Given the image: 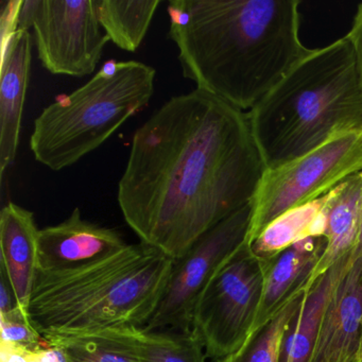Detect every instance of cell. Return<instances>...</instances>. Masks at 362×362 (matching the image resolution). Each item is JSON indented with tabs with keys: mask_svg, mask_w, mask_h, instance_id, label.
I'll return each mask as SVG.
<instances>
[{
	"mask_svg": "<svg viewBox=\"0 0 362 362\" xmlns=\"http://www.w3.org/2000/svg\"><path fill=\"white\" fill-rule=\"evenodd\" d=\"M266 170L247 113L194 90L134 133L118 204L141 243L179 259L253 201Z\"/></svg>",
	"mask_w": 362,
	"mask_h": 362,
	"instance_id": "1",
	"label": "cell"
},
{
	"mask_svg": "<svg viewBox=\"0 0 362 362\" xmlns=\"http://www.w3.org/2000/svg\"><path fill=\"white\" fill-rule=\"evenodd\" d=\"M354 255H362V207L361 213H360L359 233H358L357 243H356V247L354 250Z\"/></svg>",
	"mask_w": 362,
	"mask_h": 362,
	"instance_id": "27",
	"label": "cell"
},
{
	"mask_svg": "<svg viewBox=\"0 0 362 362\" xmlns=\"http://www.w3.org/2000/svg\"><path fill=\"white\" fill-rule=\"evenodd\" d=\"M361 207L362 173L349 177L326 194L323 236L327 240V247L311 277L310 286L332 264L353 253L359 233Z\"/></svg>",
	"mask_w": 362,
	"mask_h": 362,
	"instance_id": "16",
	"label": "cell"
},
{
	"mask_svg": "<svg viewBox=\"0 0 362 362\" xmlns=\"http://www.w3.org/2000/svg\"><path fill=\"white\" fill-rule=\"evenodd\" d=\"M359 173L362 130L341 135L302 158L267 169L253 199L247 245L279 216L319 200Z\"/></svg>",
	"mask_w": 362,
	"mask_h": 362,
	"instance_id": "6",
	"label": "cell"
},
{
	"mask_svg": "<svg viewBox=\"0 0 362 362\" xmlns=\"http://www.w3.org/2000/svg\"><path fill=\"white\" fill-rule=\"evenodd\" d=\"M26 347L1 342V362H27Z\"/></svg>",
	"mask_w": 362,
	"mask_h": 362,
	"instance_id": "26",
	"label": "cell"
},
{
	"mask_svg": "<svg viewBox=\"0 0 362 362\" xmlns=\"http://www.w3.org/2000/svg\"><path fill=\"white\" fill-rule=\"evenodd\" d=\"M141 362H206L198 337L189 330H153L143 328Z\"/></svg>",
	"mask_w": 362,
	"mask_h": 362,
	"instance_id": "21",
	"label": "cell"
},
{
	"mask_svg": "<svg viewBox=\"0 0 362 362\" xmlns=\"http://www.w3.org/2000/svg\"><path fill=\"white\" fill-rule=\"evenodd\" d=\"M122 235L82 218L75 209L57 226L39 232V270L74 268L105 257L126 247Z\"/></svg>",
	"mask_w": 362,
	"mask_h": 362,
	"instance_id": "12",
	"label": "cell"
},
{
	"mask_svg": "<svg viewBox=\"0 0 362 362\" xmlns=\"http://www.w3.org/2000/svg\"><path fill=\"white\" fill-rule=\"evenodd\" d=\"M358 362H362V337H361V345H360L359 357H358Z\"/></svg>",
	"mask_w": 362,
	"mask_h": 362,
	"instance_id": "28",
	"label": "cell"
},
{
	"mask_svg": "<svg viewBox=\"0 0 362 362\" xmlns=\"http://www.w3.org/2000/svg\"><path fill=\"white\" fill-rule=\"evenodd\" d=\"M247 117L267 169L362 130V88L349 40L311 49Z\"/></svg>",
	"mask_w": 362,
	"mask_h": 362,
	"instance_id": "3",
	"label": "cell"
},
{
	"mask_svg": "<svg viewBox=\"0 0 362 362\" xmlns=\"http://www.w3.org/2000/svg\"><path fill=\"white\" fill-rule=\"evenodd\" d=\"M27 362H66L64 355L58 347L45 344L37 349H27Z\"/></svg>",
	"mask_w": 362,
	"mask_h": 362,
	"instance_id": "25",
	"label": "cell"
},
{
	"mask_svg": "<svg viewBox=\"0 0 362 362\" xmlns=\"http://www.w3.org/2000/svg\"><path fill=\"white\" fill-rule=\"evenodd\" d=\"M156 69L137 61L105 63L83 86L61 97L35 119V160L63 170L100 147L151 100Z\"/></svg>",
	"mask_w": 362,
	"mask_h": 362,
	"instance_id": "5",
	"label": "cell"
},
{
	"mask_svg": "<svg viewBox=\"0 0 362 362\" xmlns=\"http://www.w3.org/2000/svg\"><path fill=\"white\" fill-rule=\"evenodd\" d=\"M304 293L290 300L270 321L254 330L236 351L215 362H279L284 337L300 308Z\"/></svg>",
	"mask_w": 362,
	"mask_h": 362,
	"instance_id": "20",
	"label": "cell"
},
{
	"mask_svg": "<svg viewBox=\"0 0 362 362\" xmlns=\"http://www.w3.org/2000/svg\"><path fill=\"white\" fill-rule=\"evenodd\" d=\"M0 69V177L13 164L30 77L33 37L28 30H1Z\"/></svg>",
	"mask_w": 362,
	"mask_h": 362,
	"instance_id": "11",
	"label": "cell"
},
{
	"mask_svg": "<svg viewBox=\"0 0 362 362\" xmlns=\"http://www.w3.org/2000/svg\"><path fill=\"white\" fill-rule=\"evenodd\" d=\"M1 342L33 349L47 344L39 330L35 327L30 317L22 310L9 315H0Z\"/></svg>",
	"mask_w": 362,
	"mask_h": 362,
	"instance_id": "22",
	"label": "cell"
},
{
	"mask_svg": "<svg viewBox=\"0 0 362 362\" xmlns=\"http://www.w3.org/2000/svg\"><path fill=\"white\" fill-rule=\"evenodd\" d=\"M346 37L353 46L358 75H359L362 88V4L358 6L353 25H351V30L347 33Z\"/></svg>",
	"mask_w": 362,
	"mask_h": 362,
	"instance_id": "23",
	"label": "cell"
},
{
	"mask_svg": "<svg viewBox=\"0 0 362 362\" xmlns=\"http://www.w3.org/2000/svg\"><path fill=\"white\" fill-rule=\"evenodd\" d=\"M264 260L245 243L211 279L199 298L190 329L207 358L236 351L253 330L264 290Z\"/></svg>",
	"mask_w": 362,
	"mask_h": 362,
	"instance_id": "7",
	"label": "cell"
},
{
	"mask_svg": "<svg viewBox=\"0 0 362 362\" xmlns=\"http://www.w3.org/2000/svg\"><path fill=\"white\" fill-rule=\"evenodd\" d=\"M324 203L325 196L279 216L247 245L252 253L259 259L268 260L296 241L323 236Z\"/></svg>",
	"mask_w": 362,
	"mask_h": 362,
	"instance_id": "18",
	"label": "cell"
},
{
	"mask_svg": "<svg viewBox=\"0 0 362 362\" xmlns=\"http://www.w3.org/2000/svg\"><path fill=\"white\" fill-rule=\"evenodd\" d=\"M326 247L325 237H307L274 257L264 260V290L252 332L270 321L290 300L308 289Z\"/></svg>",
	"mask_w": 362,
	"mask_h": 362,
	"instance_id": "13",
	"label": "cell"
},
{
	"mask_svg": "<svg viewBox=\"0 0 362 362\" xmlns=\"http://www.w3.org/2000/svg\"><path fill=\"white\" fill-rule=\"evenodd\" d=\"M173 264V258L141 243L74 268L39 270L29 317L42 336L144 327L160 302Z\"/></svg>",
	"mask_w": 362,
	"mask_h": 362,
	"instance_id": "4",
	"label": "cell"
},
{
	"mask_svg": "<svg viewBox=\"0 0 362 362\" xmlns=\"http://www.w3.org/2000/svg\"><path fill=\"white\" fill-rule=\"evenodd\" d=\"M18 28L33 29L39 60L54 75H92L110 42L99 23L96 0L22 1Z\"/></svg>",
	"mask_w": 362,
	"mask_h": 362,
	"instance_id": "8",
	"label": "cell"
},
{
	"mask_svg": "<svg viewBox=\"0 0 362 362\" xmlns=\"http://www.w3.org/2000/svg\"><path fill=\"white\" fill-rule=\"evenodd\" d=\"M39 228L33 211L10 202L0 214L1 271L21 308L28 313L39 271Z\"/></svg>",
	"mask_w": 362,
	"mask_h": 362,
	"instance_id": "14",
	"label": "cell"
},
{
	"mask_svg": "<svg viewBox=\"0 0 362 362\" xmlns=\"http://www.w3.org/2000/svg\"><path fill=\"white\" fill-rule=\"evenodd\" d=\"M362 337V255L353 254L326 305L310 362H358Z\"/></svg>",
	"mask_w": 362,
	"mask_h": 362,
	"instance_id": "10",
	"label": "cell"
},
{
	"mask_svg": "<svg viewBox=\"0 0 362 362\" xmlns=\"http://www.w3.org/2000/svg\"><path fill=\"white\" fill-rule=\"evenodd\" d=\"M298 0H173L168 37L182 73L241 111L253 109L311 49Z\"/></svg>",
	"mask_w": 362,
	"mask_h": 362,
	"instance_id": "2",
	"label": "cell"
},
{
	"mask_svg": "<svg viewBox=\"0 0 362 362\" xmlns=\"http://www.w3.org/2000/svg\"><path fill=\"white\" fill-rule=\"evenodd\" d=\"M253 201L207 230L179 259L173 260L168 281L153 315L144 329L189 330L201 294L218 271L247 243Z\"/></svg>",
	"mask_w": 362,
	"mask_h": 362,
	"instance_id": "9",
	"label": "cell"
},
{
	"mask_svg": "<svg viewBox=\"0 0 362 362\" xmlns=\"http://www.w3.org/2000/svg\"><path fill=\"white\" fill-rule=\"evenodd\" d=\"M353 254H347L332 264L305 291L300 308L284 337L279 362L311 361L326 305L351 262Z\"/></svg>",
	"mask_w": 362,
	"mask_h": 362,
	"instance_id": "15",
	"label": "cell"
},
{
	"mask_svg": "<svg viewBox=\"0 0 362 362\" xmlns=\"http://www.w3.org/2000/svg\"><path fill=\"white\" fill-rule=\"evenodd\" d=\"M160 0H96L97 16L110 41L124 52H135L143 43Z\"/></svg>",
	"mask_w": 362,
	"mask_h": 362,
	"instance_id": "19",
	"label": "cell"
},
{
	"mask_svg": "<svg viewBox=\"0 0 362 362\" xmlns=\"http://www.w3.org/2000/svg\"><path fill=\"white\" fill-rule=\"evenodd\" d=\"M66 362H141L143 327L127 325L71 334H44Z\"/></svg>",
	"mask_w": 362,
	"mask_h": 362,
	"instance_id": "17",
	"label": "cell"
},
{
	"mask_svg": "<svg viewBox=\"0 0 362 362\" xmlns=\"http://www.w3.org/2000/svg\"><path fill=\"white\" fill-rule=\"evenodd\" d=\"M0 274H1L0 275V315H9L20 310L25 313L16 300L7 275L4 273V271H1Z\"/></svg>",
	"mask_w": 362,
	"mask_h": 362,
	"instance_id": "24",
	"label": "cell"
}]
</instances>
